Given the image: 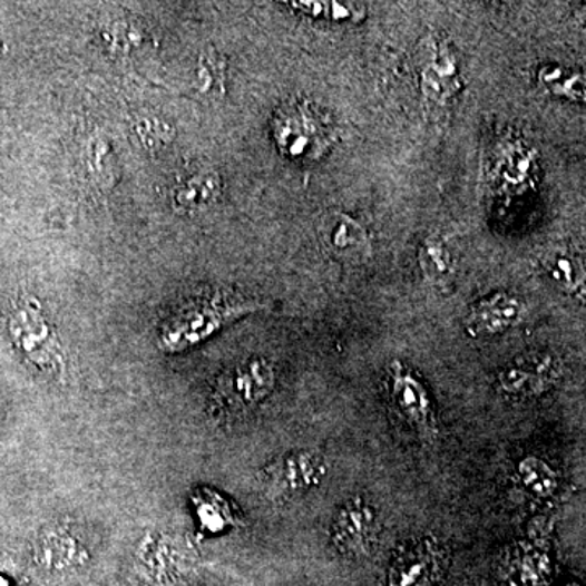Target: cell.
Instances as JSON below:
<instances>
[{
  "instance_id": "obj_11",
  "label": "cell",
  "mask_w": 586,
  "mask_h": 586,
  "mask_svg": "<svg viewBox=\"0 0 586 586\" xmlns=\"http://www.w3.org/2000/svg\"><path fill=\"white\" fill-rule=\"evenodd\" d=\"M539 88L554 98L584 104L586 97L585 74L568 69L560 64H546L536 72Z\"/></svg>"
},
{
  "instance_id": "obj_8",
  "label": "cell",
  "mask_w": 586,
  "mask_h": 586,
  "mask_svg": "<svg viewBox=\"0 0 586 586\" xmlns=\"http://www.w3.org/2000/svg\"><path fill=\"white\" fill-rule=\"evenodd\" d=\"M274 370L270 362L253 359L236 367L225 377L224 393L238 404L253 406L266 398L274 387Z\"/></svg>"
},
{
  "instance_id": "obj_6",
  "label": "cell",
  "mask_w": 586,
  "mask_h": 586,
  "mask_svg": "<svg viewBox=\"0 0 586 586\" xmlns=\"http://www.w3.org/2000/svg\"><path fill=\"white\" fill-rule=\"evenodd\" d=\"M378 528L380 526H378L375 510L363 500L355 499L345 504L335 515L331 533H333L335 545L341 549L357 553L377 541V535L380 531Z\"/></svg>"
},
{
  "instance_id": "obj_1",
  "label": "cell",
  "mask_w": 586,
  "mask_h": 586,
  "mask_svg": "<svg viewBox=\"0 0 586 586\" xmlns=\"http://www.w3.org/2000/svg\"><path fill=\"white\" fill-rule=\"evenodd\" d=\"M256 309V303L236 299L227 293L197 296L169 318L162 330V349L167 352L185 351L191 345L203 342L236 318Z\"/></svg>"
},
{
  "instance_id": "obj_5",
  "label": "cell",
  "mask_w": 586,
  "mask_h": 586,
  "mask_svg": "<svg viewBox=\"0 0 586 586\" xmlns=\"http://www.w3.org/2000/svg\"><path fill=\"white\" fill-rule=\"evenodd\" d=\"M525 314V303L517 295L496 292L472 305L466 318V331L472 338H492L518 326Z\"/></svg>"
},
{
  "instance_id": "obj_18",
  "label": "cell",
  "mask_w": 586,
  "mask_h": 586,
  "mask_svg": "<svg viewBox=\"0 0 586 586\" xmlns=\"http://www.w3.org/2000/svg\"><path fill=\"white\" fill-rule=\"evenodd\" d=\"M194 504H196L203 528H207L209 531H218V529L224 528V525H227V518H224V515L227 517V514L221 511L224 502L214 494L206 497L197 496Z\"/></svg>"
},
{
  "instance_id": "obj_12",
  "label": "cell",
  "mask_w": 586,
  "mask_h": 586,
  "mask_svg": "<svg viewBox=\"0 0 586 586\" xmlns=\"http://www.w3.org/2000/svg\"><path fill=\"white\" fill-rule=\"evenodd\" d=\"M418 260L420 271L429 284L447 287L457 274L453 254L439 236H429L420 243Z\"/></svg>"
},
{
  "instance_id": "obj_2",
  "label": "cell",
  "mask_w": 586,
  "mask_h": 586,
  "mask_svg": "<svg viewBox=\"0 0 586 586\" xmlns=\"http://www.w3.org/2000/svg\"><path fill=\"white\" fill-rule=\"evenodd\" d=\"M273 136L279 152L296 162L318 160L335 140L331 116L305 100L289 101L277 109Z\"/></svg>"
},
{
  "instance_id": "obj_4",
  "label": "cell",
  "mask_w": 586,
  "mask_h": 586,
  "mask_svg": "<svg viewBox=\"0 0 586 586\" xmlns=\"http://www.w3.org/2000/svg\"><path fill=\"white\" fill-rule=\"evenodd\" d=\"M390 393L399 414L414 427L419 436L426 439L437 436L432 398L418 373L412 372L404 363H391Z\"/></svg>"
},
{
  "instance_id": "obj_10",
  "label": "cell",
  "mask_w": 586,
  "mask_h": 586,
  "mask_svg": "<svg viewBox=\"0 0 586 586\" xmlns=\"http://www.w3.org/2000/svg\"><path fill=\"white\" fill-rule=\"evenodd\" d=\"M324 235L331 252L338 256H370L372 253L369 233L352 215H331Z\"/></svg>"
},
{
  "instance_id": "obj_9",
  "label": "cell",
  "mask_w": 586,
  "mask_h": 586,
  "mask_svg": "<svg viewBox=\"0 0 586 586\" xmlns=\"http://www.w3.org/2000/svg\"><path fill=\"white\" fill-rule=\"evenodd\" d=\"M553 381V360H520L500 372L499 388L510 397H531L545 391Z\"/></svg>"
},
{
  "instance_id": "obj_13",
  "label": "cell",
  "mask_w": 586,
  "mask_h": 586,
  "mask_svg": "<svg viewBox=\"0 0 586 586\" xmlns=\"http://www.w3.org/2000/svg\"><path fill=\"white\" fill-rule=\"evenodd\" d=\"M543 267L550 281L568 295H585V267L580 257L567 250H553L543 257Z\"/></svg>"
},
{
  "instance_id": "obj_3",
  "label": "cell",
  "mask_w": 586,
  "mask_h": 586,
  "mask_svg": "<svg viewBox=\"0 0 586 586\" xmlns=\"http://www.w3.org/2000/svg\"><path fill=\"white\" fill-rule=\"evenodd\" d=\"M420 91L427 104L445 108L462 88L460 62L447 41L432 38L419 70Z\"/></svg>"
},
{
  "instance_id": "obj_16",
  "label": "cell",
  "mask_w": 586,
  "mask_h": 586,
  "mask_svg": "<svg viewBox=\"0 0 586 586\" xmlns=\"http://www.w3.org/2000/svg\"><path fill=\"white\" fill-rule=\"evenodd\" d=\"M221 193V178L215 173L207 172L193 176L189 182L176 193V203L185 209H201L211 204Z\"/></svg>"
},
{
  "instance_id": "obj_15",
  "label": "cell",
  "mask_w": 586,
  "mask_h": 586,
  "mask_svg": "<svg viewBox=\"0 0 586 586\" xmlns=\"http://www.w3.org/2000/svg\"><path fill=\"white\" fill-rule=\"evenodd\" d=\"M324 461L312 453H299L289 458L284 466V481L293 490H305L318 486L324 478Z\"/></svg>"
},
{
  "instance_id": "obj_17",
  "label": "cell",
  "mask_w": 586,
  "mask_h": 586,
  "mask_svg": "<svg viewBox=\"0 0 586 586\" xmlns=\"http://www.w3.org/2000/svg\"><path fill=\"white\" fill-rule=\"evenodd\" d=\"M518 475L529 492L538 497H549L556 492L557 476L546 461L536 457L525 458L518 466Z\"/></svg>"
},
{
  "instance_id": "obj_7",
  "label": "cell",
  "mask_w": 586,
  "mask_h": 586,
  "mask_svg": "<svg viewBox=\"0 0 586 586\" xmlns=\"http://www.w3.org/2000/svg\"><path fill=\"white\" fill-rule=\"evenodd\" d=\"M496 160V183L500 193L518 196L533 186L538 172V154L524 140H514L500 148Z\"/></svg>"
},
{
  "instance_id": "obj_14",
  "label": "cell",
  "mask_w": 586,
  "mask_h": 586,
  "mask_svg": "<svg viewBox=\"0 0 586 586\" xmlns=\"http://www.w3.org/2000/svg\"><path fill=\"white\" fill-rule=\"evenodd\" d=\"M295 12L309 19L334 25H357L365 20L367 9L355 2H289Z\"/></svg>"
}]
</instances>
